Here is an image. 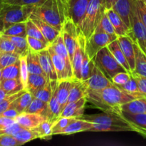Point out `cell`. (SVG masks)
Segmentation results:
<instances>
[{"label":"cell","mask_w":146,"mask_h":146,"mask_svg":"<svg viewBox=\"0 0 146 146\" xmlns=\"http://www.w3.org/2000/svg\"><path fill=\"white\" fill-rule=\"evenodd\" d=\"M138 98L141 97L125 92L114 84L99 91H87L86 95L87 101L96 108L103 111L115 112H119L122 105Z\"/></svg>","instance_id":"1"},{"label":"cell","mask_w":146,"mask_h":146,"mask_svg":"<svg viewBox=\"0 0 146 146\" xmlns=\"http://www.w3.org/2000/svg\"><path fill=\"white\" fill-rule=\"evenodd\" d=\"M81 118L93 123L90 131H133L128 121L121 116L120 111H104L99 114L84 115Z\"/></svg>","instance_id":"2"},{"label":"cell","mask_w":146,"mask_h":146,"mask_svg":"<svg viewBox=\"0 0 146 146\" xmlns=\"http://www.w3.org/2000/svg\"><path fill=\"white\" fill-rule=\"evenodd\" d=\"M32 14L61 31L67 17L66 0H45L41 4L36 6Z\"/></svg>","instance_id":"3"},{"label":"cell","mask_w":146,"mask_h":146,"mask_svg":"<svg viewBox=\"0 0 146 146\" xmlns=\"http://www.w3.org/2000/svg\"><path fill=\"white\" fill-rule=\"evenodd\" d=\"M106 9V0H91L81 23L77 27L78 32L82 33L86 39L90 38L96 31Z\"/></svg>","instance_id":"4"},{"label":"cell","mask_w":146,"mask_h":146,"mask_svg":"<svg viewBox=\"0 0 146 146\" xmlns=\"http://www.w3.org/2000/svg\"><path fill=\"white\" fill-rule=\"evenodd\" d=\"M36 6H21L4 3L0 11V34L16 23L27 21Z\"/></svg>","instance_id":"5"},{"label":"cell","mask_w":146,"mask_h":146,"mask_svg":"<svg viewBox=\"0 0 146 146\" xmlns=\"http://www.w3.org/2000/svg\"><path fill=\"white\" fill-rule=\"evenodd\" d=\"M93 60L96 65L111 81V78L118 73L127 71L115 59L108 46L104 47L98 51Z\"/></svg>","instance_id":"6"},{"label":"cell","mask_w":146,"mask_h":146,"mask_svg":"<svg viewBox=\"0 0 146 146\" xmlns=\"http://www.w3.org/2000/svg\"><path fill=\"white\" fill-rule=\"evenodd\" d=\"M114 38L104 31L96 29L94 34L86 40V51L91 60H93L98 52L103 48L108 46Z\"/></svg>","instance_id":"7"},{"label":"cell","mask_w":146,"mask_h":146,"mask_svg":"<svg viewBox=\"0 0 146 146\" xmlns=\"http://www.w3.org/2000/svg\"><path fill=\"white\" fill-rule=\"evenodd\" d=\"M131 38L146 55V27L140 17L137 4L131 14Z\"/></svg>","instance_id":"8"},{"label":"cell","mask_w":146,"mask_h":146,"mask_svg":"<svg viewBox=\"0 0 146 146\" xmlns=\"http://www.w3.org/2000/svg\"><path fill=\"white\" fill-rule=\"evenodd\" d=\"M61 32L62 34L64 43L72 63L77 44V37H78L77 26L71 19L67 17L63 24Z\"/></svg>","instance_id":"9"},{"label":"cell","mask_w":146,"mask_h":146,"mask_svg":"<svg viewBox=\"0 0 146 146\" xmlns=\"http://www.w3.org/2000/svg\"><path fill=\"white\" fill-rule=\"evenodd\" d=\"M87 91H99L113 85V83L107 78L101 70L94 63L89 78L83 81Z\"/></svg>","instance_id":"10"},{"label":"cell","mask_w":146,"mask_h":146,"mask_svg":"<svg viewBox=\"0 0 146 146\" xmlns=\"http://www.w3.org/2000/svg\"><path fill=\"white\" fill-rule=\"evenodd\" d=\"M48 51L51 54L56 71L58 81L63 80H72L74 78L73 68L71 66L68 65L64 58L54 51L52 47L49 45L48 47Z\"/></svg>","instance_id":"11"},{"label":"cell","mask_w":146,"mask_h":146,"mask_svg":"<svg viewBox=\"0 0 146 146\" xmlns=\"http://www.w3.org/2000/svg\"><path fill=\"white\" fill-rule=\"evenodd\" d=\"M86 38L81 32H78L77 44L72 61L74 78L81 81V67L86 52Z\"/></svg>","instance_id":"12"},{"label":"cell","mask_w":146,"mask_h":146,"mask_svg":"<svg viewBox=\"0 0 146 146\" xmlns=\"http://www.w3.org/2000/svg\"><path fill=\"white\" fill-rule=\"evenodd\" d=\"M91 0H66L67 17L74 21L77 27L81 23Z\"/></svg>","instance_id":"13"},{"label":"cell","mask_w":146,"mask_h":146,"mask_svg":"<svg viewBox=\"0 0 146 146\" xmlns=\"http://www.w3.org/2000/svg\"><path fill=\"white\" fill-rule=\"evenodd\" d=\"M120 113L128 121L134 132L138 133L146 138V114L131 113L121 111Z\"/></svg>","instance_id":"14"},{"label":"cell","mask_w":146,"mask_h":146,"mask_svg":"<svg viewBox=\"0 0 146 146\" xmlns=\"http://www.w3.org/2000/svg\"><path fill=\"white\" fill-rule=\"evenodd\" d=\"M138 0H118L112 7L131 29V17Z\"/></svg>","instance_id":"15"},{"label":"cell","mask_w":146,"mask_h":146,"mask_svg":"<svg viewBox=\"0 0 146 146\" xmlns=\"http://www.w3.org/2000/svg\"><path fill=\"white\" fill-rule=\"evenodd\" d=\"M117 39H118L120 46L128 61L131 72H132L135 70V55L133 46V39L129 36H118Z\"/></svg>","instance_id":"16"},{"label":"cell","mask_w":146,"mask_h":146,"mask_svg":"<svg viewBox=\"0 0 146 146\" xmlns=\"http://www.w3.org/2000/svg\"><path fill=\"white\" fill-rule=\"evenodd\" d=\"M106 13L112 23L115 32L118 37L122 36H129L131 37L132 36L131 29L127 26L121 16L113 9H106Z\"/></svg>","instance_id":"17"},{"label":"cell","mask_w":146,"mask_h":146,"mask_svg":"<svg viewBox=\"0 0 146 146\" xmlns=\"http://www.w3.org/2000/svg\"><path fill=\"white\" fill-rule=\"evenodd\" d=\"M51 81L53 85L54 91H53L52 96L48 102V113H47L46 119L54 123L59 118L60 115L62 112V109L57 97V86H58V81Z\"/></svg>","instance_id":"18"},{"label":"cell","mask_w":146,"mask_h":146,"mask_svg":"<svg viewBox=\"0 0 146 146\" xmlns=\"http://www.w3.org/2000/svg\"><path fill=\"white\" fill-rule=\"evenodd\" d=\"M41 67L46 76L50 81H58L56 71L48 48L38 53Z\"/></svg>","instance_id":"19"},{"label":"cell","mask_w":146,"mask_h":146,"mask_svg":"<svg viewBox=\"0 0 146 146\" xmlns=\"http://www.w3.org/2000/svg\"><path fill=\"white\" fill-rule=\"evenodd\" d=\"M86 101V97H84V98H81L78 101L68 103L63 109L59 118H61V117H73V118H81L84 115Z\"/></svg>","instance_id":"20"},{"label":"cell","mask_w":146,"mask_h":146,"mask_svg":"<svg viewBox=\"0 0 146 146\" xmlns=\"http://www.w3.org/2000/svg\"><path fill=\"white\" fill-rule=\"evenodd\" d=\"M29 19H31L36 24V26L39 28L40 31H41L42 34L49 44L54 42V40L57 38V36L61 33V31L56 29L54 27L50 25L49 24L41 20L38 17L33 15L32 14L30 16Z\"/></svg>","instance_id":"21"},{"label":"cell","mask_w":146,"mask_h":146,"mask_svg":"<svg viewBox=\"0 0 146 146\" xmlns=\"http://www.w3.org/2000/svg\"><path fill=\"white\" fill-rule=\"evenodd\" d=\"M44 120H46V118L40 114L27 112L19 114L15 118L16 122L24 128H36Z\"/></svg>","instance_id":"22"},{"label":"cell","mask_w":146,"mask_h":146,"mask_svg":"<svg viewBox=\"0 0 146 146\" xmlns=\"http://www.w3.org/2000/svg\"><path fill=\"white\" fill-rule=\"evenodd\" d=\"M93 128V123L82 118H77L69 125L64 128L58 135H71L83 131H90Z\"/></svg>","instance_id":"23"},{"label":"cell","mask_w":146,"mask_h":146,"mask_svg":"<svg viewBox=\"0 0 146 146\" xmlns=\"http://www.w3.org/2000/svg\"><path fill=\"white\" fill-rule=\"evenodd\" d=\"M120 110L131 113L146 114V96L136 98L123 104Z\"/></svg>","instance_id":"24"},{"label":"cell","mask_w":146,"mask_h":146,"mask_svg":"<svg viewBox=\"0 0 146 146\" xmlns=\"http://www.w3.org/2000/svg\"><path fill=\"white\" fill-rule=\"evenodd\" d=\"M48 80L49 79L43 75L29 74L27 85L26 87V91H29L32 95H34L36 91H38L46 85Z\"/></svg>","instance_id":"25"},{"label":"cell","mask_w":146,"mask_h":146,"mask_svg":"<svg viewBox=\"0 0 146 146\" xmlns=\"http://www.w3.org/2000/svg\"><path fill=\"white\" fill-rule=\"evenodd\" d=\"M71 84L72 80H63L58 81L57 86V97L62 111L68 104Z\"/></svg>","instance_id":"26"},{"label":"cell","mask_w":146,"mask_h":146,"mask_svg":"<svg viewBox=\"0 0 146 146\" xmlns=\"http://www.w3.org/2000/svg\"><path fill=\"white\" fill-rule=\"evenodd\" d=\"M86 95L87 89L83 81L73 78L68 103L78 101L81 98L86 97Z\"/></svg>","instance_id":"27"},{"label":"cell","mask_w":146,"mask_h":146,"mask_svg":"<svg viewBox=\"0 0 146 146\" xmlns=\"http://www.w3.org/2000/svg\"><path fill=\"white\" fill-rule=\"evenodd\" d=\"M133 46L135 55V68L131 73L146 77V55L135 41L133 42Z\"/></svg>","instance_id":"28"},{"label":"cell","mask_w":146,"mask_h":146,"mask_svg":"<svg viewBox=\"0 0 146 146\" xmlns=\"http://www.w3.org/2000/svg\"><path fill=\"white\" fill-rule=\"evenodd\" d=\"M108 48L111 52V54L114 56L115 59L120 63V64L128 72L131 73V68H130L129 64H128V61H127L126 58H125V55H124L122 49H121V46H120L118 39L114 40L112 42L110 43L108 46Z\"/></svg>","instance_id":"29"},{"label":"cell","mask_w":146,"mask_h":146,"mask_svg":"<svg viewBox=\"0 0 146 146\" xmlns=\"http://www.w3.org/2000/svg\"><path fill=\"white\" fill-rule=\"evenodd\" d=\"M27 61L29 74H40V75L46 76L42 69V67H41V63H40L38 53L33 52V51L29 50L28 54L27 55Z\"/></svg>","instance_id":"30"},{"label":"cell","mask_w":146,"mask_h":146,"mask_svg":"<svg viewBox=\"0 0 146 146\" xmlns=\"http://www.w3.org/2000/svg\"><path fill=\"white\" fill-rule=\"evenodd\" d=\"M50 46L52 47L53 49L54 50V51H55L57 54H58L59 56H62L63 58L65 59V61H66L67 64H68V65L72 66V63H71V58H70L69 54H68V50H67L66 46L65 43H64V38H63L61 32L60 33L59 35L57 36V38L54 40V42L51 43V44H50Z\"/></svg>","instance_id":"31"},{"label":"cell","mask_w":146,"mask_h":146,"mask_svg":"<svg viewBox=\"0 0 146 146\" xmlns=\"http://www.w3.org/2000/svg\"><path fill=\"white\" fill-rule=\"evenodd\" d=\"M0 88H2L8 95L14 94L24 89L21 80L19 78L1 80Z\"/></svg>","instance_id":"32"},{"label":"cell","mask_w":146,"mask_h":146,"mask_svg":"<svg viewBox=\"0 0 146 146\" xmlns=\"http://www.w3.org/2000/svg\"><path fill=\"white\" fill-rule=\"evenodd\" d=\"M33 98H34V96H33L32 94L29 91H26L21 96L17 98L11 104L10 107L17 109V111L19 113V114L25 112L27 108L29 106Z\"/></svg>","instance_id":"33"},{"label":"cell","mask_w":146,"mask_h":146,"mask_svg":"<svg viewBox=\"0 0 146 146\" xmlns=\"http://www.w3.org/2000/svg\"><path fill=\"white\" fill-rule=\"evenodd\" d=\"M25 112L40 114L46 119L47 113H48V103H46L34 97L29 106L27 108Z\"/></svg>","instance_id":"34"},{"label":"cell","mask_w":146,"mask_h":146,"mask_svg":"<svg viewBox=\"0 0 146 146\" xmlns=\"http://www.w3.org/2000/svg\"><path fill=\"white\" fill-rule=\"evenodd\" d=\"M14 137L23 144H25L26 143L30 142L39 138L38 133L34 128H21L14 134Z\"/></svg>","instance_id":"35"},{"label":"cell","mask_w":146,"mask_h":146,"mask_svg":"<svg viewBox=\"0 0 146 146\" xmlns=\"http://www.w3.org/2000/svg\"><path fill=\"white\" fill-rule=\"evenodd\" d=\"M6 36L12 41L17 48V54L20 55V56L27 55L29 51V46L27 37L18 36Z\"/></svg>","instance_id":"36"},{"label":"cell","mask_w":146,"mask_h":146,"mask_svg":"<svg viewBox=\"0 0 146 146\" xmlns=\"http://www.w3.org/2000/svg\"><path fill=\"white\" fill-rule=\"evenodd\" d=\"M1 78L3 79H11L19 78L20 79V60L16 61L14 64L8 66L1 70Z\"/></svg>","instance_id":"37"},{"label":"cell","mask_w":146,"mask_h":146,"mask_svg":"<svg viewBox=\"0 0 146 146\" xmlns=\"http://www.w3.org/2000/svg\"><path fill=\"white\" fill-rule=\"evenodd\" d=\"M53 124L54 123L50 121L49 120L46 119L36 128H34L38 133V137H39L38 138L45 140L50 139L53 135Z\"/></svg>","instance_id":"38"},{"label":"cell","mask_w":146,"mask_h":146,"mask_svg":"<svg viewBox=\"0 0 146 146\" xmlns=\"http://www.w3.org/2000/svg\"><path fill=\"white\" fill-rule=\"evenodd\" d=\"M3 35L6 36H18L27 37V27L26 21L16 23L4 30L2 32Z\"/></svg>","instance_id":"39"},{"label":"cell","mask_w":146,"mask_h":146,"mask_svg":"<svg viewBox=\"0 0 146 146\" xmlns=\"http://www.w3.org/2000/svg\"><path fill=\"white\" fill-rule=\"evenodd\" d=\"M26 27H27V35L28 36L38 38V39L41 40V41H44V42L48 43V41H46L45 37L44 36V35L42 34L41 31H40L39 28L37 27L36 24L31 19H29L26 21Z\"/></svg>","instance_id":"40"},{"label":"cell","mask_w":146,"mask_h":146,"mask_svg":"<svg viewBox=\"0 0 146 146\" xmlns=\"http://www.w3.org/2000/svg\"><path fill=\"white\" fill-rule=\"evenodd\" d=\"M96 29H99L104 31L105 33L108 34V35L111 36L112 37V38H113L115 40L118 38V36L115 34L113 26L111 21H110L109 18H108V15L106 14V11L105 13H104V16H103L101 22H100L98 27L96 28Z\"/></svg>","instance_id":"41"},{"label":"cell","mask_w":146,"mask_h":146,"mask_svg":"<svg viewBox=\"0 0 146 146\" xmlns=\"http://www.w3.org/2000/svg\"><path fill=\"white\" fill-rule=\"evenodd\" d=\"M53 91H54V88H53L51 81L48 80L46 84V85L44 87H42L41 89L38 90V91H36L33 95V96L34 98H38V99L41 100L44 102L48 103L49 101L50 98H51V96H52Z\"/></svg>","instance_id":"42"},{"label":"cell","mask_w":146,"mask_h":146,"mask_svg":"<svg viewBox=\"0 0 146 146\" xmlns=\"http://www.w3.org/2000/svg\"><path fill=\"white\" fill-rule=\"evenodd\" d=\"M19 58L20 55L17 53L0 51V70L15 63Z\"/></svg>","instance_id":"43"},{"label":"cell","mask_w":146,"mask_h":146,"mask_svg":"<svg viewBox=\"0 0 146 146\" xmlns=\"http://www.w3.org/2000/svg\"><path fill=\"white\" fill-rule=\"evenodd\" d=\"M119 88H121V90H123L125 92L128 93V94H133V95L138 96L139 97H145V96L143 94H141L139 91V88H138V84H137L136 81L135 80V78L133 77H131V79L128 81L125 84H122V85H116Z\"/></svg>","instance_id":"44"},{"label":"cell","mask_w":146,"mask_h":146,"mask_svg":"<svg viewBox=\"0 0 146 146\" xmlns=\"http://www.w3.org/2000/svg\"><path fill=\"white\" fill-rule=\"evenodd\" d=\"M76 119L77 118L73 117H61L58 118L53 124V135H58L61 131H63Z\"/></svg>","instance_id":"45"},{"label":"cell","mask_w":146,"mask_h":146,"mask_svg":"<svg viewBox=\"0 0 146 146\" xmlns=\"http://www.w3.org/2000/svg\"><path fill=\"white\" fill-rule=\"evenodd\" d=\"M27 42H28L29 50L33 52L38 53L40 51H43L44 49L48 48L50 44L48 43H46L41 40L38 39V38H33L31 36H27Z\"/></svg>","instance_id":"46"},{"label":"cell","mask_w":146,"mask_h":146,"mask_svg":"<svg viewBox=\"0 0 146 146\" xmlns=\"http://www.w3.org/2000/svg\"><path fill=\"white\" fill-rule=\"evenodd\" d=\"M94 65V61L90 59L88 54L86 52L84 60H83L82 67H81V81H86L89 78Z\"/></svg>","instance_id":"47"},{"label":"cell","mask_w":146,"mask_h":146,"mask_svg":"<svg viewBox=\"0 0 146 146\" xmlns=\"http://www.w3.org/2000/svg\"><path fill=\"white\" fill-rule=\"evenodd\" d=\"M20 80L24 86V89L26 90V87L27 85V81H28L29 75V72L28 70V66H27V56H20Z\"/></svg>","instance_id":"48"},{"label":"cell","mask_w":146,"mask_h":146,"mask_svg":"<svg viewBox=\"0 0 146 146\" xmlns=\"http://www.w3.org/2000/svg\"><path fill=\"white\" fill-rule=\"evenodd\" d=\"M0 51L17 53V50L12 41L5 35L0 34Z\"/></svg>","instance_id":"49"},{"label":"cell","mask_w":146,"mask_h":146,"mask_svg":"<svg viewBox=\"0 0 146 146\" xmlns=\"http://www.w3.org/2000/svg\"><path fill=\"white\" fill-rule=\"evenodd\" d=\"M25 91L26 90L24 89L22 90V91H19V92L9 95L7 98H6L4 101L0 102V115H1V113H3L5 111H7V110L10 107L11 104H12L17 98H18L19 96H21Z\"/></svg>","instance_id":"50"},{"label":"cell","mask_w":146,"mask_h":146,"mask_svg":"<svg viewBox=\"0 0 146 146\" xmlns=\"http://www.w3.org/2000/svg\"><path fill=\"white\" fill-rule=\"evenodd\" d=\"M132 77L131 73L128 71H123V72H119L115 74L112 78L111 81L115 85H122L128 82Z\"/></svg>","instance_id":"51"},{"label":"cell","mask_w":146,"mask_h":146,"mask_svg":"<svg viewBox=\"0 0 146 146\" xmlns=\"http://www.w3.org/2000/svg\"><path fill=\"white\" fill-rule=\"evenodd\" d=\"M24 144L16 139L14 135H0V146H20Z\"/></svg>","instance_id":"52"},{"label":"cell","mask_w":146,"mask_h":146,"mask_svg":"<svg viewBox=\"0 0 146 146\" xmlns=\"http://www.w3.org/2000/svg\"><path fill=\"white\" fill-rule=\"evenodd\" d=\"M45 0H3L5 4L21 6H37L44 2Z\"/></svg>","instance_id":"53"},{"label":"cell","mask_w":146,"mask_h":146,"mask_svg":"<svg viewBox=\"0 0 146 146\" xmlns=\"http://www.w3.org/2000/svg\"><path fill=\"white\" fill-rule=\"evenodd\" d=\"M24 128L21 125H20L18 123H14L11 124L9 126L4 128V129L0 130V135H14L17 132H18L19 130Z\"/></svg>","instance_id":"54"},{"label":"cell","mask_w":146,"mask_h":146,"mask_svg":"<svg viewBox=\"0 0 146 146\" xmlns=\"http://www.w3.org/2000/svg\"><path fill=\"white\" fill-rule=\"evenodd\" d=\"M131 74L136 81L140 92L146 96V77L141 76L134 74V73H131Z\"/></svg>","instance_id":"55"},{"label":"cell","mask_w":146,"mask_h":146,"mask_svg":"<svg viewBox=\"0 0 146 146\" xmlns=\"http://www.w3.org/2000/svg\"><path fill=\"white\" fill-rule=\"evenodd\" d=\"M137 7H138L140 17L146 27V4L143 0H138Z\"/></svg>","instance_id":"56"},{"label":"cell","mask_w":146,"mask_h":146,"mask_svg":"<svg viewBox=\"0 0 146 146\" xmlns=\"http://www.w3.org/2000/svg\"><path fill=\"white\" fill-rule=\"evenodd\" d=\"M14 123H16L15 119H11V118L0 115V130L7 128Z\"/></svg>","instance_id":"57"},{"label":"cell","mask_w":146,"mask_h":146,"mask_svg":"<svg viewBox=\"0 0 146 146\" xmlns=\"http://www.w3.org/2000/svg\"><path fill=\"white\" fill-rule=\"evenodd\" d=\"M19 114V113L17 111V109L9 107L7 111H4L0 115H2V116L7 117V118H11V119H15Z\"/></svg>","instance_id":"58"},{"label":"cell","mask_w":146,"mask_h":146,"mask_svg":"<svg viewBox=\"0 0 146 146\" xmlns=\"http://www.w3.org/2000/svg\"><path fill=\"white\" fill-rule=\"evenodd\" d=\"M117 1L118 0H106V9L112 8Z\"/></svg>","instance_id":"59"},{"label":"cell","mask_w":146,"mask_h":146,"mask_svg":"<svg viewBox=\"0 0 146 146\" xmlns=\"http://www.w3.org/2000/svg\"><path fill=\"white\" fill-rule=\"evenodd\" d=\"M9 95L7 94L4 90L2 89L1 88H0V102H1L2 101H4L6 98L9 96Z\"/></svg>","instance_id":"60"},{"label":"cell","mask_w":146,"mask_h":146,"mask_svg":"<svg viewBox=\"0 0 146 146\" xmlns=\"http://www.w3.org/2000/svg\"><path fill=\"white\" fill-rule=\"evenodd\" d=\"M3 4H4V2H3V0H0V11H1V8H2Z\"/></svg>","instance_id":"61"},{"label":"cell","mask_w":146,"mask_h":146,"mask_svg":"<svg viewBox=\"0 0 146 146\" xmlns=\"http://www.w3.org/2000/svg\"><path fill=\"white\" fill-rule=\"evenodd\" d=\"M143 1H144V2H145V4H146V0H143Z\"/></svg>","instance_id":"62"},{"label":"cell","mask_w":146,"mask_h":146,"mask_svg":"<svg viewBox=\"0 0 146 146\" xmlns=\"http://www.w3.org/2000/svg\"><path fill=\"white\" fill-rule=\"evenodd\" d=\"M0 86H1V80H0Z\"/></svg>","instance_id":"63"}]
</instances>
